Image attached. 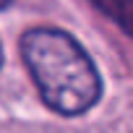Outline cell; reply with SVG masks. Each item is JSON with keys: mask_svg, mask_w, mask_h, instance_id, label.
Instances as JSON below:
<instances>
[{"mask_svg": "<svg viewBox=\"0 0 133 133\" xmlns=\"http://www.w3.org/2000/svg\"><path fill=\"white\" fill-rule=\"evenodd\" d=\"M21 60L44 107L63 117L86 115L102 97V76L89 52L63 29L37 26L18 39Z\"/></svg>", "mask_w": 133, "mask_h": 133, "instance_id": "cell-1", "label": "cell"}, {"mask_svg": "<svg viewBox=\"0 0 133 133\" xmlns=\"http://www.w3.org/2000/svg\"><path fill=\"white\" fill-rule=\"evenodd\" d=\"M91 3L112 18L128 37H133V0H91Z\"/></svg>", "mask_w": 133, "mask_h": 133, "instance_id": "cell-2", "label": "cell"}, {"mask_svg": "<svg viewBox=\"0 0 133 133\" xmlns=\"http://www.w3.org/2000/svg\"><path fill=\"white\" fill-rule=\"evenodd\" d=\"M0 68H3V47H0Z\"/></svg>", "mask_w": 133, "mask_h": 133, "instance_id": "cell-4", "label": "cell"}, {"mask_svg": "<svg viewBox=\"0 0 133 133\" xmlns=\"http://www.w3.org/2000/svg\"><path fill=\"white\" fill-rule=\"evenodd\" d=\"M11 3H13V0H0V11H3V8H8Z\"/></svg>", "mask_w": 133, "mask_h": 133, "instance_id": "cell-3", "label": "cell"}]
</instances>
